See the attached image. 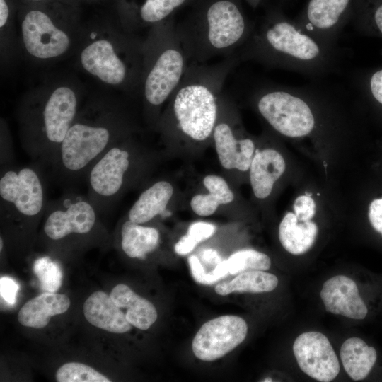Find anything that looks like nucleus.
<instances>
[{
  "label": "nucleus",
  "mask_w": 382,
  "mask_h": 382,
  "mask_svg": "<svg viewBox=\"0 0 382 382\" xmlns=\"http://www.w3.org/2000/svg\"><path fill=\"white\" fill-rule=\"evenodd\" d=\"M304 31L296 21L274 14L254 25L236 52L240 62H253L267 68L296 72L321 79L338 71L340 52Z\"/></svg>",
  "instance_id": "obj_1"
},
{
  "label": "nucleus",
  "mask_w": 382,
  "mask_h": 382,
  "mask_svg": "<svg viewBox=\"0 0 382 382\" xmlns=\"http://www.w3.org/2000/svg\"><path fill=\"white\" fill-rule=\"evenodd\" d=\"M239 63L236 53L213 64L189 63L169 98L170 125L193 141L209 138L218 120L221 90L228 76Z\"/></svg>",
  "instance_id": "obj_2"
},
{
  "label": "nucleus",
  "mask_w": 382,
  "mask_h": 382,
  "mask_svg": "<svg viewBox=\"0 0 382 382\" xmlns=\"http://www.w3.org/2000/svg\"><path fill=\"white\" fill-rule=\"evenodd\" d=\"M253 27L234 1L215 0L199 16L175 28L189 63L204 64L235 54Z\"/></svg>",
  "instance_id": "obj_3"
},
{
  "label": "nucleus",
  "mask_w": 382,
  "mask_h": 382,
  "mask_svg": "<svg viewBox=\"0 0 382 382\" xmlns=\"http://www.w3.org/2000/svg\"><path fill=\"white\" fill-rule=\"evenodd\" d=\"M109 113L97 118H75L52 164L57 175L71 183L85 179L93 163L120 141V129Z\"/></svg>",
  "instance_id": "obj_4"
},
{
  "label": "nucleus",
  "mask_w": 382,
  "mask_h": 382,
  "mask_svg": "<svg viewBox=\"0 0 382 382\" xmlns=\"http://www.w3.org/2000/svg\"><path fill=\"white\" fill-rule=\"evenodd\" d=\"M146 59L144 97L157 108L170 97L189 64L173 23L162 21L151 31Z\"/></svg>",
  "instance_id": "obj_5"
},
{
  "label": "nucleus",
  "mask_w": 382,
  "mask_h": 382,
  "mask_svg": "<svg viewBox=\"0 0 382 382\" xmlns=\"http://www.w3.org/2000/svg\"><path fill=\"white\" fill-rule=\"evenodd\" d=\"M77 98L69 87L56 88L32 115L22 140L25 153L33 161L52 166L59 147L77 115Z\"/></svg>",
  "instance_id": "obj_6"
},
{
  "label": "nucleus",
  "mask_w": 382,
  "mask_h": 382,
  "mask_svg": "<svg viewBox=\"0 0 382 382\" xmlns=\"http://www.w3.org/2000/svg\"><path fill=\"white\" fill-rule=\"evenodd\" d=\"M42 174L37 166H1L0 210L4 221L20 226L37 222L47 204Z\"/></svg>",
  "instance_id": "obj_7"
},
{
  "label": "nucleus",
  "mask_w": 382,
  "mask_h": 382,
  "mask_svg": "<svg viewBox=\"0 0 382 382\" xmlns=\"http://www.w3.org/2000/svg\"><path fill=\"white\" fill-rule=\"evenodd\" d=\"M124 142L117 141L91 166L85 179L87 197L98 212L110 209L129 182L134 155Z\"/></svg>",
  "instance_id": "obj_8"
},
{
  "label": "nucleus",
  "mask_w": 382,
  "mask_h": 382,
  "mask_svg": "<svg viewBox=\"0 0 382 382\" xmlns=\"http://www.w3.org/2000/svg\"><path fill=\"white\" fill-rule=\"evenodd\" d=\"M98 213L87 196L67 192L47 202L44 213L43 233L48 239L55 242L71 236H87L97 226Z\"/></svg>",
  "instance_id": "obj_9"
},
{
  "label": "nucleus",
  "mask_w": 382,
  "mask_h": 382,
  "mask_svg": "<svg viewBox=\"0 0 382 382\" xmlns=\"http://www.w3.org/2000/svg\"><path fill=\"white\" fill-rule=\"evenodd\" d=\"M248 332L246 322L241 317L221 316L202 325L192 343L195 357L204 361H215L237 347Z\"/></svg>",
  "instance_id": "obj_10"
},
{
  "label": "nucleus",
  "mask_w": 382,
  "mask_h": 382,
  "mask_svg": "<svg viewBox=\"0 0 382 382\" xmlns=\"http://www.w3.org/2000/svg\"><path fill=\"white\" fill-rule=\"evenodd\" d=\"M351 5L352 0H309L296 22L322 43L335 47L349 19Z\"/></svg>",
  "instance_id": "obj_11"
},
{
  "label": "nucleus",
  "mask_w": 382,
  "mask_h": 382,
  "mask_svg": "<svg viewBox=\"0 0 382 382\" xmlns=\"http://www.w3.org/2000/svg\"><path fill=\"white\" fill-rule=\"evenodd\" d=\"M293 352L299 368L312 378L330 382L340 371L337 357L328 337L319 332H306L299 335Z\"/></svg>",
  "instance_id": "obj_12"
},
{
  "label": "nucleus",
  "mask_w": 382,
  "mask_h": 382,
  "mask_svg": "<svg viewBox=\"0 0 382 382\" xmlns=\"http://www.w3.org/2000/svg\"><path fill=\"white\" fill-rule=\"evenodd\" d=\"M24 45L27 51L39 59H50L64 54L70 40L57 28L50 18L40 10L26 13L21 25Z\"/></svg>",
  "instance_id": "obj_13"
},
{
  "label": "nucleus",
  "mask_w": 382,
  "mask_h": 382,
  "mask_svg": "<svg viewBox=\"0 0 382 382\" xmlns=\"http://www.w3.org/2000/svg\"><path fill=\"white\" fill-rule=\"evenodd\" d=\"M81 62L85 70L105 83L120 85L129 79L128 66L106 40L88 45L81 54Z\"/></svg>",
  "instance_id": "obj_14"
},
{
  "label": "nucleus",
  "mask_w": 382,
  "mask_h": 382,
  "mask_svg": "<svg viewBox=\"0 0 382 382\" xmlns=\"http://www.w3.org/2000/svg\"><path fill=\"white\" fill-rule=\"evenodd\" d=\"M320 297L325 310L335 315L361 320L368 309L361 298L355 282L345 275H337L323 285Z\"/></svg>",
  "instance_id": "obj_15"
},
{
  "label": "nucleus",
  "mask_w": 382,
  "mask_h": 382,
  "mask_svg": "<svg viewBox=\"0 0 382 382\" xmlns=\"http://www.w3.org/2000/svg\"><path fill=\"white\" fill-rule=\"evenodd\" d=\"M212 135L219 160L224 168L249 170L255 154L252 139H238L231 122L225 120H217Z\"/></svg>",
  "instance_id": "obj_16"
},
{
  "label": "nucleus",
  "mask_w": 382,
  "mask_h": 382,
  "mask_svg": "<svg viewBox=\"0 0 382 382\" xmlns=\"http://www.w3.org/2000/svg\"><path fill=\"white\" fill-rule=\"evenodd\" d=\"M83 311L91 325L108 332L125 333L132 328L125 313L104 291H97L91 294L84 302Z\"/></svg>",
  "instance_id": "obj_17"
},
{
  "label": "nucleus",
  "mask_w": 382,
  "mask_h": 382,
  "mask_svg": "<svg viewBox=\"0 0 382 382\" xmlns=\"http://www.w3.org/2000/svg\"><path fill=\"white\" fill-rule=\"evenodd\" d=\"M285 168V161L277 151L270 148L257 149L249 168L250 184L255 197L259 199L268 197Z\"/></svg>",
  "instance_id": "obj_18"
},
{
  "label": "nucleus",
  "mask_w": 382,
  "mask_h": 382,
  "mask_svg": "<svg viewBox=\"0 0 382 382\" xmlns=\"http://www.w3.org/2000/svg\"><path fill=\"white\" fill-rule=\"evenodd\" d=\"M70 299L63 294L45 292L28 301L20 309L18 320L23 326L45 328L52 316L65 313Z\"/></svg>",
  "instance_id": "obj_19"
},
{
  "label": "nucleus",
  "mask_w": 382,
  "mask_h": 382,
  "mask_svg": "<svg viewBox=\"0 0 382 382\" xmlns=\"http://www.w3.org/2000/svg\"><path fill=\"white\" fill-rule=\"evenodd\" d=\"M110 296L118 307L127 310L125 316L127 321L137 328L146 330L156 322L158 314L154 304L136 294L127 285L117 284Z\"/></svg>",
  "instance_id": "obj_20"
},
{
  "label": "nucleus",
  "mask_w": 382,
  "mask_h": 382,
  "mask_svg": "<svg viewBox=\"0 0 382 382\" xmlns=\"http://www.w3.org/2000/svg\"><path fill=\"white\" fill-rule=\"evenodd\" d=\"M170 183L165 180L155 183L144 190L130 208L127 219L143 224L163 214L173 196Z\"/></svg>",
  "instance_id": "obj_21"
},
{
  "label": "nucleus",
  "mask_w": 382,
  "mask_h": 382,
  "mask_svg": "<svg viewBox=\"0 0 382 382\" xmlns=\"http://www.w3.org/2000/svg\"><path fill=\"white\" fill-rule=\"evenodd\" d=\"M318 232L311 221H300L293 212H287L280 222L279 238L282 245L295 255L306 253L314 244Z\"/></svg>",
  "instance_id": "obj_22"
},
{
  "label": "nucleus",
  "mask_w": 382,
  "mask_h": 382,
  "mask_svg": "<svg viewBox=\"0 0 382 382\" xmlns=\"http://www.w3.org/2000/svg\"><path fill=\"white\" fill-rule=\"evenodd\" d=\"M120 245L122 251L131 258L144 260L158 247L160 234L151 226H145L129 219L120 228Z\"/></svg>",
  "instance_id": "obj_23"
},
{
  "label": "nucleus",
  "mask_w": 382,
  "mask_h": 382,
  "mask_svg": "<svg viewBox=\"0 0 382 382\" xmlns=\"http://www.w3.org/2000/svg\"><path fill=\"white\" fill-rule=\"evenodd\" d=\"M376 358V349L359 337L346 340L340 349V359L344 369L354 381L365 378L373 368Z\"/></svg>",
  "instance_id": "obj_24"
},
{
  "label": "nucleus",
  "mask_w": 382,
  "mask_h": 382,
  "mask_svg": "<svg viewBox=\"0 0 382 382\" xmlns=\"http://www.w3.org/2000/svg\"><path fill=\"white\" fill-rule=\"evenodd\" d=\"M203 183L209 193L197 195L190 201L191 208L197 215L209 216L215 212L219 205L228 204L233 200V193L223 178L209 175L204 178Z\"/></svg>",
  "instance_id": "obj_25"
},
{
  "label": "nucleus",
  "mask_w": 382,
  "mask_h": 382,
  "mask_svg": "<svg viewBox=\"0 0 382 382\" xmlns=\"http://www.w3.org/2000/svg\"><path fill=\"white\" fill-rule=\"evenodd\" d=\"M278 284L274 274L265 270H248L241 272L229 282L218 284L215 291L226 296L234 291L262 293L273 291Z\"/></svg>",
  "instance_id": "obj_26"
},
{
  "label": "nucleus",
  "mask_w": 382,
  "mask_h": 382,
  "mask_svg": "<svg viewBox=\"0 0 382 382\" xmlns=\"http://www.w3.org/2000/svg\"><path fill=\"white\" fill-rule=\"evenodd\" d=\"M228 272L238 274L248 270H268L270 258L265 253L253 249L238 250L226 260Z\"/></svg>",
  "instance_id": "obj_27"
},
{
  "label": "nucleus",
  "mask_w": 382,
  "mask_h": 382,
  "mask_svg": "<svg viewBox=\"0 0 382 382\" xmlns=\"http://www.w3.org/2000/svg\"><path fill=\"white\" fill-rule=\"evenodd\" d=\"M58 382H110L108 377L93 368L79 362H68L61 366L55 374Z\"/></svg>",
  "instance_id": "obj_28"
},
{
  "label": "nucleus",
  "mask_w": 382,
  "mask_h": 382,
  "mask_svg": "<svg viewBox=\"0 0 382 382\" xmlns=\"http://www.w3.org/2000/svg\"><path fill=\"white\" fill-rule=\"evenodd\" d=\"M185 1L186 0H144L138 10L139 19L145 24H158Z\"/></svg>",
  "instance_id": "obj_29"
},
{
  "label": "nucleus",
  "mask_w": 382,
  "mask_h": 382,
  "mask_svg": "<svg viewBox=\"0 0 382 382\" xmlns=\"http://www.w3.org/2000/svg\"><path fill=\"white\" fill-rule=\"evenodd\" d=\"M33 271L40 281L42 289L45 292L54 293L60 288L62 281V269L50 257L37 259L33 265Z\"/></svg>",
  "instance_id": "obj_30"
},
{
  "label": "nucleus",
  "mask_w": 382,
  "mask_h": 382,
  "mask_svg": "<svg viewBox=\"0 0 382 382\" xmlns=\"http://www.w3.org/2000/svg\"><path fill=\"white\" fill-rule=\"evenodd\" d=\"M215 232V226L209 223L198 221L192 224L185 236L175 245L177 254L184 255L193 250L200 242L210 238Z\"/></svg>",
  "instance_id": "obj_31"
},
{
  "label": "nucleus",
  "mask_w": 382,
  "mask_h": 382,
  "mask_svg": "<svg viewBox=\"0 0 382 382\" xmlns=\"http://www.w3.org/2000/svg\"><path fill=\"white\" fill-rule=\"evenodd\" d=\"M316 205L310 195L298 197L294 203V213L300 221H311L316 214Z\"/></svg>",
  "instance_id": "obj_32"
},
{
  "label": "nucleus",
  "mask_w": 382,
  "mask_h": 382,
  "mask_svg": "<svg viewBox=\"0 0 382 382\" xmlns=\"http://www.w3.org/2000/svg\"><path fill=\"white\" fill-rule=\"evenodd\" d=\"M19 285L11 277H1L0 279V293L1 298L10 305L16 303Z\"/></svg>",
  "instance_id": "obj_33"
},
{
  "label": "nucleus",
  "mask_w": 382,
  "mask_h": 382,
  "mask_svg": "<svg viewBox=\"0 0 382 382\" xmlns=\"http://www.w3.org/2000/svg\"><path fill=\"white\" fill-rule=\"evenodd\" d=\"M368 216L372 227L382 235V198L371 202Z\"/></svg>",
  "instance_id": "obj_34"
},
{
  "label": "nucleus",
  "mask_w": 382,
  "mask_h": 382,
  "mask_svg": "<svg viewBox=\"0 0 382 382\" xmlns=\"http://www.w3.org/2000/svg\"><path fill=\"white\" fill-rule=\"evenodd\" d=\"M188 262L194 279L199 284H209V274L206 272L198 257L192 255L189 257Z\"/></svg>",
  "instance_id": "obj_35"
},
{
  "label": "nucleus",
  "mask_w": 382,
  "mask_h": 382,
  "mask_svg": "<svg viewBox=\"0 0 382 382\" xmlns=\"http://www.w3.org/2000/svg\"><path fill=\"white\" fill-rule=\"evenodd\" d=\"M368 85L373 98L382 105V69L375 71L370 76Z\"/></svg>",
  "instance_id": "obj_36"
},
{
  "label": "nucleus",
  "mask_w": 382,
  "mask_h": 382,
  "mask_svg": "<svg viewBox=\"0 0 382 382\" xmlns=\"http://www.w3.org/2000/svg\"><path fill=\"white\" fill-rule=\"evenodd\" d=\"M202 259L204 262L216 266L222 261L218 253L213 249H207L201 254Z\"/></svg>",
  "instance_id": "obj_37"
},
{
  "label": "nucleus",
  "mask_w": 382,
  "mask_h": 382,
  "mask_svg": "<svg viewBox=\"0 0 382 382\" xmlns=\"http://www.w3.org/2000/svg\"><path fill=\"white\" fill-rule=\"evenodd\" d=\"M9 14L8 6L6 0H0V27L2 28L7 22Z\"/></svg>",
  "instance_id": "obj_38"
},
{
  "label": "nucleus",
  "mask_w": 382,
  "mask_h": 382,
  "mask_svg": "<svg viewBox=\"0 0 382 382\" xmlns=\"http://www.w3.org/2000/svg\"><path fill=\"white\" fill-rule=\"evenodd\" d=\"M374 22L378 30L382 35V4H381L374 13Z\"/></svg>",
  "instance_id": "obj_39"
},
{
  "label": "nucleus",
  "mask_w": 382,
  "mask_h": 382,
  "mask_svg": "<svg viewBox=\"0 0 382 382\" xmlns=\"http://www.w3.org/2000/svg\"><path fill=\"white\" fill-rule=\"evenodd\" d=\"M263 381H272L271 378H266L265 380H263Z\"/></svg>",
  "instance_id": "obj_40"
},
{
  "label": "nucleus",
  "mask_w": 382,
  "mask_h": 382,
  "mask_svg": "<svg viewBox=\"0 0 382 382\" xmlns=\"http://www.w3.org/2000/svg\"><path fill=\"white\" fill-rule=\"evenodd\" d=\"M28 1H44V0H28Z\"/></svg>",
  "instance_id": "obj_41"
}]
</instances>
